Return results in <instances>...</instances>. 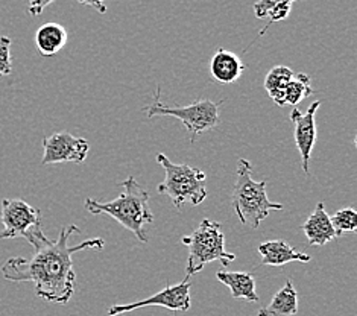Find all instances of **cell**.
Masks as SVG:
<instances>
[{
	"label": "cell",
	"instance_id": "obj_1",
	"mask_svg": "<svg viewBox=\"0 0 357 316\" xmlns=\"http://www.w3.org/2000/svg\"><path fill=\"white\" fill-rule=\"evenodd\" d=\"M79 233L76 225L63 227L56 241H50L45 233L38 234L29 243L33 248L32 257H13L2 266V276L10 281H31L36 286V295L45 301L67 304L75 294L76 274L72 255L84 250H100L104 239H89L70 246L69 241Z\"/></svg>",
	"mask_w": 357,
	"mask_h": 316
},
{
	"label": "cell",
	"instance_id": "obj_2",
	"mask_svg": "<svg viewBox=\"0 0 357 316\" xmlns=\"http://www.w3.org/2000/svg\"><path fill=\"white\" fill-rule=\"evenodd\" d=\"M119 187H122L123 193L109 202H98L87 198L86 210L93 216H112L137 237L140 242L146 243L149 241L146 227L154 222V215L149 209V193L143 189L134 176H128L125 181L119 183Z\"/></svg>",
	"mask_w": 357,
	"mask_h": 316
},
{
	"label": "cell",
	"instance_id": "obj_3",
	"mask_svg": "<svg viewBox=\"0 0 357 316\" xmlns=\"http://www.w3.org/2000/svg\"><path fill=\"white\" fill-rule=\"evenodd\" d=\"M237 176L231 195V204L241 224L252 230L260 227L271 211L283 210L284 206L269 201L266 195V181H254L252 165L246 158L237 163Z\"/></svg>",
	"mask_w": 357,
	"mask_h": 316
},
{
	"label": "cell",
	"instance_id": "obj_4",
	"mask_svg": "<svg viewBox=\"0 0 357 316\" xmlns=\"http://www.w3.org/2000/svg\"><path fill=\"white\" fill-rule=\"evenodd\" d=\"M181 243L189 250L185 264L187 277L198 274L211 262H220L222 266H228L236 260V254L225 250L224 230L216 220L202 219L189 236L181 239Z\"/></svg>",
	"mask_w": 357,
	"mask_h": 316
},
{
	"label": "cell",
	"instance_id": "obj_5",
	"mask_svg": "<svg viewBox=\"0 0 357 316\" xmlns=\"http://www.w3.org/2000/svg\"><path fill=\"white\" fill-rule=\"evenodd\" d=\"M158 165L165 170V181L157 190L171 198L174 206L180 210L184 204L199 206L207 198V175L201 169L189 165H175L165 153H157Z\"/></svg>",
	"mask_w": 357,
	"mask_h": 316
},
{
	"label": "cell",
	"instance_id": "obj_6",
	"mask_svg": "<svg viewBox=\"0 0 357 316\" xmlns=\"http://www.w3.org/2000/svg\"><path fill=\"white\" fill-rule=\"evenodd\" d=\"M161 89L157 87L154 104L143 108L144 114L149 119L171 116L181 121L185 126L187 133L190 134V143L197 142L199 135L206 131L213 130L219 123V107L224 104V100H210V99H198L193 104L185 107H169L161 102Z\"/></svg>",
	"mask_w": 357,
	"mask_h": 316
},
{
	"label": "cell",
	"instance_id": "obj_7",
	"mask_svg": "<svg viewBox=\"0 0 357 316\" xmlns=\"http://www.w3.org/2000/svg\"><path fill=\"white\" fill-rule=\"evenodd\" d=\"M3 230L0 232V239L23 237L28 242L33 241L38 234L43 233L41 227V210L32 207L23 200H2V211H0Z\"/></svg>",
	"mask_w": 357,
	"mask_h": 316
},
{
	"label": "cell",
	"instance_id": "obj_8",
	"mask_svg": "<svg viewBox=\"0 0 357 316\" xmlns=\"http://www.w3.org/2000/svg\"><path fill=\"white\" fill-rule=\"evenodd\" d=\"M190 287H192L190 277L185 276V278L181 281V283L167 286L152 296L144 298L142 301L130 303V304H114L113 307H109L108 316H119V315L143 309V307H151V306L165 307V309H169L172 312H187L192 306Z\"/></svg>",
	"mask_w": 357,
	"mask_h": 316
},
{
	"label": "cell",
	"instance_id": "obj_9",
	"mask_svg": "<svg viewBox=\"0 0 357 316\" xmlns=\"http://www.w3.org/2000/svg\"><path fill=\"white\" fill-rule=\"evenodd\" d=\"M43 158L41 165L56 163H84L86 161L90 143L82 137H75L70 133H55L43 139Z\"/></svg>",
	"mask_w": 357,
	"mask_h": 316
},
{
	"label": "cell",
	"instance_id": "obj_10",
	"mask_svg": "<svg viewBox=\"0 0 357 316\" xmlns=\"http://www.w3.org/2000/svg\"><path fill=\"white\" fill-rule=\"evenodd\" d=\"M319 107H321V102L314 100L309 105L305 113H301L298 107H294L292 113H291V121L295 125L294 139H295L296 149H298L300 156H301V165H303V170L305 175L310 174V170H309L310 169V157H312V151L314 148V143H317V139H318L314 114H317Z\"/></svg>",
	"mask_w": 357,
	"mask_h": 316
},
{
	"label": "cell",
	"instance_id": "obj_11",
	"mask_svg": "<svg viewBox=\"0 0 357 316\" xmlns=\"http://www.w3.org/2000/svg\"><path fill=\"white\" fill-rule=\"evenodd\" d=\"M259 254H260V263L263 266H274L280 268L284 266V264L291 263V262H303L307 263L312 260L309 254H304L296 251L295 248H292L286 241H282V239H277V241H268L263 242L259 246Z\"/></svg>",
	"mask_w": 357,
	"mask_h": 316
},
{
	"label": "cell",
	"instance_id": "obj_12",
	"mask_svg": "<svg viewBox=\"0 0 357 316\" xmlns=\"http://www.w3.org/2000/svg\"><path fill=\"white\" fill-rule=\"evenodd\" d=\"M303 232L312 246H324L336 239V233L326 211L324 202L317 204L312 215L303 224Z\"/></svg>",
	"mask_w": 357,
	"mask_h": 316
},
{
	"label": "cell",
	"instance_id": "obj_13",
	"mask_svg": "<svg viewBox=\"0 0 357 316\" xmlns=\"http://www.w3.org/2000/svg\"><path fill=\"white\" fill-rule=\"evenodd\" d=\"M246 70V66L234 52L227 49H218L210 59V75L220 84H234Z\"/></svg>",
	"mask_w": 357,
	"mask_h": 316
},
{
	"label": "cell",
	"instance_id": "obj_14",
	"mask_svg": "<svg viewBox=\"0 0 357 316\" xmlns=\"http://www.w3.org/2000/svg\"><path fill=\"white\" fill-rule=\"evenodd\" d=\"M216 278L220 283L225 285L231 296L236 300H246L248 303H259L260 296L257 294V285L256 278L251 272H228V271H219L216 272Z\"/></svg>",
	"mask_w": 357,
	"mask_h": 316
},
{
	"label": "cell",
	"instance_id": "obj_15",
	"mask_svg": "<svg viewBox=\"0 0 357 316\" xmlns=\"http://www.w3.org/2000/svg\"><path fill=\"white\" fill-rule=\"evenodd\" d=\"M296 313H298V292L294 287L292 280H287L271 303L257 312V316H295Z\"/></svg>",
	"mask_w": 357,
	"mask_h": 316
},
{
	"label": "cell",
	"instance_id": "obj_16",
	"mask_svg": "<svg viewBox=\"0 0 357 316\" xmlns=\"http://www.w3.org/2000/svg\"><path fill=\"white\" fill-rule=\"evenodd\" d=\"M67 43V31L58 23H45L36 33V45L43 57H54Z\"/></svg>",
	"mask_w": 357,
	"mask_h": 316
},
{
	"label": "cell",
	"instance_id": "obj_17",
	"mask_svg": "<svg viewBox=\"0 0 357 316\" xmlns=\"http://www.w3.org/2000/svg\"><path fill=\"white\" fill-rule=\"evenodd\" d=\"M294 72L286 66H277L272 69L265 78V89L269 98L275 102L278 107H284V91L289 81L292 80Z\"/></svg>",
	"mask_w": 357,
	"mask_h": 316
},
{
	"label": "cell",
	"instance_id": "obj_18",
	"mask_svg": "<svg viewBox=\"0 0 357 316\" xmlns=\"http://www.w3.org/2000/svg\"><path fill=\"white\" fill-rule=\"evenodd\" d=\"M310 76L307 73H294L292 80L289 81L286 91H284V104L298 107L300 102L305 98L313 95V89L310 85Z\"/></svg>",
	"mask_w": 357,
	"mask_h": 316
},
{
	"label": "cell",
	"instance_id": "obj_19",
	"mask_svg": "<svg viewBox=\"0 0 357 316\" xmlns=\"http://www.w3.org/2000/svg\"><path fill=\"white\" fill-rule=\"evenodd\" d=\"M331 225L337 236L342 234H354L357 230V211L353 207H344L337 210L333 216L330 218Z\"/></svg>",
	"mask_w": 357,
	"mask_h": 316
},
{
	"label": "cell",
	"instance_id": "obj_20",
	"mask_svg": "<svg viewBox=\"0 0 357 316\" xmlns=\"http://www.w3.org/2000/svg\"><path fill=\"white\" fill-rule=\"evenodd\" d=\"M11 72V40L8 37H0V76H8Z\"/></svg>",
	"mask_w": 357,
	"mask_h": 316
},
{
	"label": "cell",
	"instance_id": "obj_21",
	"mask_svg": "<svg viewBox=\"0 0 357 316\" xmlns=\"http://www.w3.org/2000/svg\"><path fill=\"white\" fill-rule=\"evenodd\" d=\"M286 2L295 3L296 0H257V2L254 3V14H256L257 19H266L272 8Z\"/></svg>",
	"mask_w": 357,
	"mask_h": 316
},
{
	"label": "cell",
	"instance_id": "obj_22",
	"mask_svg": "<svg viewBox=\"0 0 357 316\" xmlns=\"http://www.w3.org/2000/svg\"><path fill=\"white\" fill-rule=\"evenodd\" d=\"M292 5H294V3L286 2V3L277 5L275 8H272V10H271L269 14H268V17L271 19V23H272V22H283V20H286L287 17H289V14H291Z\"/></svg>",
	"mask_w": 357,
	"mask_h": 316
},
{
	"label": "cell",
	"instance_id": "obj_23",
	"mask_svg": "<svg viewBox=\"0 0 357 316\" xmlns=\"http://www.w3.org/2000/svg\"><path fill=\"white\" fill-rule=\"evenodd\" d=\"M28 13L33 17H37L41 15V13L45 11V8H47L50 3H54L55 0H28Z\"/></svg>",
	"mask_w": 357,
	"mask_h": 316
},
{
	"label": "cell",
	"instance_id": "obj_24",
	"mask_svg": "<svg viewBox=\"0 0 357 316\" xmlns=\"http://www.w3.org/2000/svg\"><path fill=\"white\" fill-rule=\"evenodd\" d=\"M75 2L95 8V10L98 13H100V14H105L107 13V5H105L107 0H75Z\"/></svg>",
	"mask_w": 357,
	"mask_h": 316
}]
</instances>
